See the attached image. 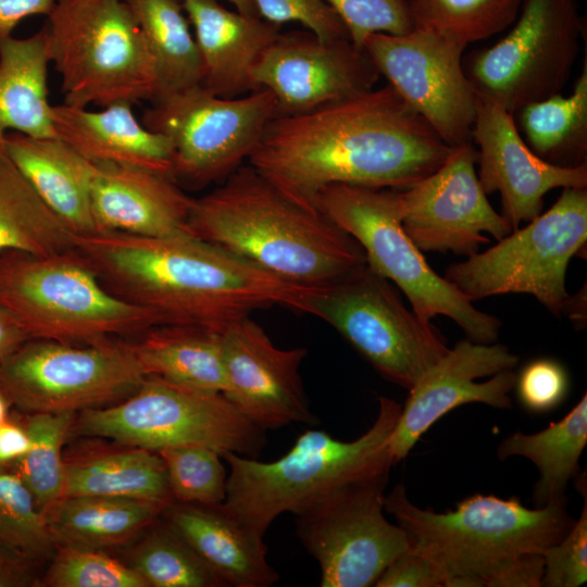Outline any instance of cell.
<instances>
[{
    "label": "cell",
    "instance_id": "2",
    "mask_svg": "<svg viewBox=\"0 0 587 587\" xmlns=\"http://www.w3.org/2000/svg\"><path fill=\"white\" fill-rule=\"evenodd\" d=\"M73 241L105 288L153 312L161 325L222 333L255 310L282 305L299 312L308 287L195 236L95 232L74 234Z\"/></svg>",
    "mask_w": 587,
    "mask_h": 587
},
{
    "label": "cell",
    "instance_id": "32",
    "mask_svg": "<svg viewBox=\"0 0 587 587\" xmlns=\"http://www.w3.org/2000/svg\"><path fill=\"white\" fill-rule=\"evenodd\" d=\"M515 125L530 150L546 162L576 167L587 164V61L570 96L553 95L520 108Z\"/></svg>",
    "mask_w": 587,
    "mask_h": 587
},
{
    "label": "cell",
    "instance_id": "38",
    "mask_svg": "<svg viewBox=\"0 0 587 587\" xmlns=\"http://www.w3.org/2000/svg\"><path fill=\"white\" fill-rule=\"evenodd\" d=\"M158 453L175 501L204 505L225 501L228 473L218 452L201 446H178Z\"/></svg>",
    "mask_w": 587,
    "mask_h": 587
},
{
    "label": "cell",
    "instance_id": "40",
    "mask_svg": "<svg viewBox=\"0 0 587 587\" xmlns=\"http://www.w3.org/2000/svg\"><path fill=\"white\" fill-rule=\"evenodd\" d=\"M0 544L41 561L57 547L32 492L13 472H0Z\"/></svg>",
    "mask_w": 587,
    "mask_h": 587
},
{
    "label": "cell",
    "instance_id": "35",
    "mask_svg": "<svg viewBox=\"0 0 587 587\" xmlns=\"http://www.w3.org/2000/svg\"><path fill=\"white\" fill-rule=\"evenodd\" d=\"M126 563L148 587H225L162 515L132 549Z\"/></svg>",
    "mask_w": 587,
    "mask_h": 587
},
{
    "label": "cell",
    "instance_id": "46",
    "mask_svg": "<svg viewBox=\"0 0 587 587\" xmlns=\"http://www.w3.org/2000/svg\"><path fill=\"white\" fill-rule=\"evenodd\" d=\"M43 562L0 544V587H40Z\"/></svg>",
    "mask_w": 587,
    "mask_h": 587
},
{
    "label": "cell",
    "instance_id": "7",
    "mask_svg": "<svg viewBox=\"0 0 587 587\" xmlns=\"http://www.w3.org/2000/svg\"><path fill=\"white\" fill-rule=\"evenodd\" d=\"M46 27L64 104L104 108L157 99L155 64L124 0H58Z\"/></svg>",
    "mask_w": 587,
    "mask_h": 587
},
{
    "label": "cell",
    "instance_id": "43",
    "mask_svg": "<svg viewBox=\"0 0 587 587\" xmlns=\"http://www.w3.org/2000/svg\"><path fill=\"white\" fill-rule=\"evenodd\" d=\"M569 375L564 366L549 358L527 363L516 375L514 388L521 405L541 414L558 408L569 391Z\"/></svg>",
    "mask_w": 587,
    "mask_h": 587
},
{
    "label": "cell",
    "instance_id": "23",
    "mask_svg": "<svg viewBox=\"0 0 587 587\" xmlns=\"http://www.w3.org/2000/svg\"><path fill=\"white\" fill-rule=\"evenodd\" d=\"M202 63L201 86L222 98L257 90L252 72L282 25L221 5L217 0H184Z\"/></svg>",
    "mask_w": 587,
    "mask_h": 587
},
{
    "label": "cell",
    "instance_id": "39",
    "mask_svg": "<svg viewBox=\"0 0 587 587\" xmlns=\"http://www.w3.org/2000/svg\"><path fill=\"white\" fill-rule=\"evenodd\" d=\"M40 587H148L127 563L101 549L57 546Z\"/></svg>",
    "mask_w": 587,
    "mask_h": 587
},
{
    "label": "cell",
    "instance_id": "11",
    "mask_svg": "<svg viewBox=\"0 0 587 587\" xmlns=\"http://www.w3.org/2000/svg\"><path fill=\"white\" fill-rule=\"evenodd\" d=\"M587 240V188L565 187L544 214L484 252L450 265L445 278L472 302L502 294L534 296L561 315L570 260Z\"/></svg>",
    "mask_w": 587,
    "mask_h": 587
},
{
    "label": "cell",
    "instance_id": "25",
    "mask_svg": "<svg viewBox=\"0 0 587 587\" xmlns=\"http://www.w3.org/2000/svg\"><path fill=\"white\" fill-rule=\"evenodd\" d=\"M132 107L114 103L90 111L64 103L52 105L57 137L93 163L135 166L173 178L170 140L138 121Z\"/></svg>",
    "mask_w": 587,
    "mask_h": 587
},
{
    "label": "cell",
    "instance_id": "49",
    "mask_svg": "<svg viewBox=\"0 0 587 587\" xmlns=\"http://www.w3.org/2000/svg\"><path fill=\"white\" fill-rule=\"evenodd\" d=\"M29 339L15 316L0 304V365Z\"/></svg>",
    "mask_w": 587,
    "mask_h": 587
},
{
    "label": "cell",
    "instance_id": "27",
    "mask_svg": "<svg viewBox=\"0 0 587 587\" xmlns=\"http://www.w3.org/2000/svg\"><path fill=\"white\" fill-rule=\"evenodd\" d=\"M0 145L39 198L74 234L97 232L91 211L96 163L59 137L9 132Z\"/></svg>",
    "mask_w": 587,
    "mask_h": 587
},
{
    "label": "cell",
    "instance_id": "19",
    "mask_svg": "<svg viewBox=\"0 0 587 587\" xmlns=\"http://www.w3.org/2000/svg\"><path fill=\"white\" fill-rule=\"evenodd\" d=\"M517 362L519 357L501 344L466 338L449 348L409 389L389 437L394 463L404 459L440 417L462 404L480 402L509 409Z\"/></svg>",
    "mask_w": 587,
    "mask_h": 587
},
{
    "label": "cell",
    "instance_id": "22",
    "mask_svg": "<svg viewBox=\"0 0 587 587\" xmlns=\"http://www.w3.org/2000/svg\"><path fill=\"white\" fill-rule=\"evenodd\" d=\"M192 199L170 176L135 166L96 163L91 211L97 232L193 236L189 226Z\"/></svg>",
    "mask_w": 587,
    "mask_h": 587
},
{
    "label": "cell",
    "instance_id": "37",
    "mask_svg": "<svg viewBox=\"0 0 587 587\" xmlns=\"http://www.w3.org/2000/svg\"><path fill=\"white\" fill-rule=\"evenodd\" d=\"M18 412V411H17ZM30 448L15 465L16 473L32 492L40 511L63 497V446L71 434L75 413L18 412Z\"/></svg>",
    "mask_w": 587,
    "mask_h": 587
},
{
    "label": "cell",
    "instance_id": "36",
    "mask_svg": "<svg viewBox=\"0 0 587 587\" xmlns=\"http://www.w3.org/2000/svg\"><path fill=\"white\" fill-rule=\"evenodd\" d=\"M414 28L464 46L487 39L514 23L523 0H408Z\"/></svg>",
    "mask_w": 587,
    "mask_h": 587
},
{
    "label": "cell",
    "instance_id": "9",
    "mask_svg": "<svg viewBox=\"0 0 587 587\" xmlns=\"http://www.w3.org/2000/svg\"><path fill=\"white\" fill-rule=\"evenodd\" d=\"M101 437L152 451L201 446L221 455L255 458L265 430L246 417L222 392L184 386L148 375L126 398L75 415L71 435Z\"/></svg>",
    "mask_w": 587,
    "mask_h": 587
},
{
    "label": "cell",
    "instance_id": "33",
    "mask_svg": "<svg viewBox=\"0 0 587 587\" xmlns=\"http://www.w3.org/2000/svg\"><path fill=\"white\" fill-rule=\"evenodd\" d=\"M74 233L45 204L0 145V254L74 249Z\"/></svg>",
    "mask_w": 587,
    "mask_h": 587
},
{
    "label": "cell",
    "instance_id": "20",
    "mask_svg": "<svg viewBox=\"0 0 587 587\" xmlns=\"http://www.w3.org/2000/svg\"><path fill=\"white\" fill-rule=\"evenodd\" d=\"M221 336L224 396L246 417L264 430L316 422L299 373L305 348L276 347L250 316L230 323Z\"/></svg>",
    "mask_w": 587,
    "mask_h": 587
},
{
    "label": "cell",
    "instance_id": "47",
    "mask_svg": "<svg viewBox=\"0 0 587 587\" xmlns=\"http://www.w3.org/2000/svg\"><path fill=\"white\" fill-rule=\"evenodd\" d=\"M29 448V435L13 409L10 417L0 424V472H13Z\"/></svg>",
    "mask_w": 587,
    "mask_h": 587
},
{
    "label": "cell",
    "instance_id": "41",
    "mask_svg": "<svg viewBox=\"0 0 587 587\" xmlns=\"http://www.w3.org/2000/svg\"><path fill=\"white\" fill-rule=\"evenodd\" d=\"M339 16L350 40L362 48L375 33L403 35L414 27L408 0H324Z\"/></svg>",
    "mask_w": 587,
    "mask_h": 587
},
{
    "label": "cell",
    "instance_id": "52",
    "mask_svg": "<svg viewBox=\"0 0 587 587\" xmlns=\"http://www.w3.org/2000/svg\"><path fill=\"white\" fill-rule=\"evenodd\" d=\"M230 2L238 12L247 14V15H258V12L255 10V7L252 2V0H226Z\"/></svg>",
    "mask_w": 587,
    "mask_h": 587
},
{
    "label": "cell",
    "instance_id": "31",
    "mask_svg": "<svg viewBox=\"0 0 587 587\" xmlns=\"http://www.w3.org/2000/svg\"><path fill=\"white\" fill-rule=\"evenodd\" d=\"M587 445V395L558 422L534 434L513 433L497 448L500 460L520 455L532 461L539 478L533 502L544 507L565 496L569 482L576 477L579 458Z\"/></svg>",
    "mask_w": 587,
    "mask_h": 587
},
{
    "label": "cell",
    "instance_id": "28",
    "mask_svg": "<svg viewBox=\"0 0 587 587\" xmlns=\"http://www.w3.org/2000/svg\"><path fill=\"white\" fill-rule=\"evenodd\" d=\"M166 508L142 499L64 496L41 513L55 546L103 550L141 535Z\"/></svg>",
    "mask_w": 587,
    "mask_h": 587
},
{
    "label": "cell",
    "instance_id": "26",
    "mask_svg": "<svg viewBox=\"0 0 587 587\" xmlns=\"http://www.w3.org/2000/svg\"><path fill=\"white\" fill-rule=\"evenodd\" d=\"M73 444L63 450V497L133 498L166 507L175 501L158 452L101 437Z\"/></svg>",
    "mask_w": 587,
    "mask_h": 587
},
{
    "label": "cell",
    "instance_id": "48",
    "mask_svg": "<svg viewBox=\"0 0 587 587\" xmlns=\"http://www.w3.org/2000/svg\"><path fill=\"white\" fill-rule=\"evenodd\" d=\"M58 0H0V41L12 36L16 25L27 16L48 14Z\"/></svg>",
    "mask_w": 587,
    "mask_h": 587
},
{
    "label": "cell",
    "instance_id": "15",
    "mask_svg": "<svg viewBox=\"0 0 587 587\" xmlns=\"http://www.w3.org/2000/svg\"><path fill=\"white\" fill-rule=\"evenodd\" d=\"M388 476L348 486L296 516V532L316 560L322 587L374 586L409 546L405 532L384 514Z\"/></svg>",
    "mask_w": 587,
    "mask_h": 587
},
{
    "label": "cell",
    "instance_id": "42",
    "mask_svg": "<svg viewBox=\"0 0 587 587\" xmlns=\"http://www.w3.org/2000/svg\"><path fill=\"white\" fill-rule=\"evenodd\" d=\"M577 488L584 496L579 517L567 533L547 548L544 557L541 585L545 587H578L587 580V492L586 478L577 477Z\"/></svg>",
    "mask_w": 587,
    "mask_h": 587
},
{
    "label": "cell",
    "instance_id": "45",
    "mask_svg": "<svg viewBox=\"0 0 587 587\" xmlns=\"http://www.w3.org/2000/svg\"><path fill=\"white\" fill-rule=\"evenodd\" d=\"M376 587H446L439 567L424 553L409 546L382 573Z\"/></svg>",
    "mask_w": 587,
    "mask_h": 587
},
{
    "label": "cell",
    "instance_id": "29",
    "mask_svg": "<svg viewBox=\"0 0 587 587\" xmlns=\"http://www.w3.org/2000/svg\"><path fill=\"white\" fill-rule=\"evenodd\" d=\"M46 25L27 38L0 41V141L9 132L57 137L49 103Z\"/></svg>",
    "mask_w": 587,
    "mask_h": 587
},
{
    "label": "cell",
    "instance_id": "6",
    "mask_svg": "<svg viewBox=\"0 0 587 587\" xmlns=\"http://www.w3.org/2000/svg\"><path fill=\"white\" fill-rule=\"evenodd\" d=\"M0 304L30 339L92 344L161 325L151 311L112 294L75 249L0 254Z\"/></svg>",
    "mask_w": 587,
    "mask_h": 587
},
{
    "label": "cell",
    "instance_id": "4",
    "mask_svg": "<svg viewBox=\"0 0 587 587\" xmlns=\"http://www.w3.org/2000/svg\"><path fill=\"white\" fill-rule=\"evenodd\" d=\"M189 226L195 237L302 286L334 280L366 264L352 236L319 209L290 198L250 164L192 199Z\"/></svg>",
    "mask_w": 587,
    "mask_h": 587
},
{
    "label": "cell",
    "instance_id": "18",
    "mask_svg": "<svg viewBox=\"0 0 587 587\" xmlns=\"http://www.w3.org/2000/svg\"><path fill=\"white\" fill-rule=\"evenodd\" d=\"M379 73L349 38L323 40L313 33H282L252 72L255 89H267L276 116L297 115L374 88Z\"/></svg>",
    "mask_w": 587,
    "mask_h": 587
},
{
    "label": "cell",
    "instance_id": "5",
    "mask_svg": "<svg viewBox=\"0 0 587 587\" xmlns=\"http://www.w3.org/2000/svg\"><path fill=\"white\" fill-rule=\"evenodd\" d=\"M378 402L374 423L352 441L308 429L274 461L224 453L229 466L224 507L264 536L283 513L302 515L348 486L389 476L395 463L388 442L401 404L386 397Z\"/></svg>",
    "mask_w": 587,
    "mask_h": 587
},
{
    "label": "cell",
    "instance_id": "51",
    "mask_svg": "<svg viewBox=\"0 0 587 587\" xmlns=\"http://www.w3.org/2000/svg\"><path fill=\"white\" fill-rule=\"evenodd\" d=\"M11 409H13V405L8 395L0 386V424L5 422L10 417L12 413Z\"/></svg>",
    "mask_w": 587,
    "mask_h": 587
},
{
    "label": "cell",
    "instance_id": "21",
    "mask_svg": "<svg viewBox=\"0 0 587 587\" xmlns=\"http://www.w3.org/2000/svg\"><path fill=\"white\" fill-rule=\"evenodd\" d=\"M472 137L477 176L484 191H499L501 215L512 230L541 213L544 196L554 188H587V164L563 167L535 154L521 136L513 115L494 100L477 95Z\"/></svg>",
    "mask_w": 587,
    "mask_h": 587
},
{
    "label": "cell",
    "instance_id": "24",
    "mask_svg": "<svg viewBox=\"0 0 587 587\" xmlns=\"http://www.w3.org/2000/svg\"><path fill=\"white\" fill-rule=\"evenodd\" d=\"M162 517L225 587H268L277 583L278 573L267 561L263 536L223 503L174 501Z\"/></svg>",
    "mask_w": 587,
    "mask_h": 587
},
{
    "label": "cell",
    "instance_id": "34",
    "mask_svg": "<svg viewBox=\"0 0 587 587\" xmlns=\"http://www.w3.org/2000/svg\"><path fill=\"white\" fill-rule=\"evenodd\" d=\"M136 18L155 64L159 95L201 85L199 49L177 0H124Z\"/></svg>",
    "mask_w": 587,
    "mask_h": 587
},
{
    "label": "cell",
    "instance_id": "12",
    "mask_svg": "<svg viewBox=\"0 0 587 587\" xmlns=\"http://www.w3.org/2000/svg\"><path fill=\"white\" fill-rule=\"evenodd\" d=\"M147 377L132 342L29 339L0 365V386L22 413H75L115 403Z\"/></svg>",
    "mask_w": 587,
    "mask_h": 587
},
{
    "label": "cell",
    "instance_id": "8",
    "mask_svg": "<svg viewBox=\"0 0 587 587\" xmlns=\"http://www.w3.org/2000/svg\"><path fill=\"white\" fill-rule=\"evenodd\" d=\"M315 207L361 245L367 265L402 290L422 322L446 315L467 339L496 342L500 320L438 275L404 232L399 190L335 184L319 192Z\"/></svg>",
    "mask_w": 587,
    "mask_h": 587
},
{
    "label": "cell",
    "instance_id": "10",
    "mask_svg": "<svg viewBox=\"0 0 587 587\" xmlns=\"http://www.w3.org/2000/svg\"><path fill=\"white\" fill-rule=\"evenodd\" d=\"M299 312L328 323L384 378L408 390L449 351L436 327L409 310L367 263L308 286Z\"/></svg>",
    "mask_w": 587,
    "mask_h": 587
},
{
    "label": "cell",
    "instance_id": "13",
    "mask_svg": "<svg viewBox=\"0 0 587 587\" xmlns=\"http://www.w3.org/2000/svg\"><path fill=\"white\" fill-rule=\"evenodd\" d=\"M141 123L173 148V178L191 186L225 179L248 161L276 116L271 91L218 97L198 85L159 97Z\"/></svg>",
    "mask_w": 587,
    "mask_h": 587
},
{
    "label": "cell",
    "instance_id": "44",
    "mask_svg": "<svg viewBox=\"0 0 587 587\" xmlns=\"http://www.w3.org/2000/svg\"><path fill=\"white\" fill-rule=\"evenodd\" d=\"M258 14L272 23H299L323 40L349 38L337 13L324 0H252ZM350 39V38H349Z\"/></svg>",
    "mask_w": 587,
    "mask_h": 587
},
{
    "label": "cell",
    "instance_id": "14",
    "mask_svg": "<svg viewBox=\"0 0 587 587\" xmlns=\"http://www.w3.org/2000/svg\"><path fill=\"white\" fill-rule=\"evenodd\" d=\"M515 24L463 63L477 95L512 115L560 93L578 52L583 22L576 0H523Z\"/></svg>",
    "mask_w": 587,
    "mask_h": 587
},
{
    "label": "cell",
    "instance_id": "3",
    "mask_svg": "<svg viewBox=\"0 0 587 587\" xmlns=\"http://www.w3.org/2000/svg\"><path fill=\"white\" fill-rule=\"evenodd\" d=\"M384 509L439 567L446 587H539L545 550L574 523L565 496L529 509L513 496L476 494L438 513L413 504L398 484Z\"/></svg>",
    "mask_w": 587,
    "mask_h": 587
},
{
    "label": "cell",
    "instance_id": "30",
    "mask_svg": "<svg viewBox=\"0 0 587 587\" xmlns=\"http://www.w3.org/2000/svg\"><path fill=\"white\" fill-rule=\"evenodd\" d=\"M132 347L147 376L208 391L226 390L218 332L192 325H157L139 335Z\"/></svg>",
    "mask_w": 587,
    "mask_h": 587
},
{
    "label": "cell",
    "instance_id": "50",
    "mask_svg": "<svg viewBox=\"0 0 587 587\" xmlns=\"http://www.w3.org/2000/svg\"><path fill=\"white\" fill-rule=\"evenodd\" d=\"M586 305V286H584L574 296L569 295L566 297L561 310V314L565 315L570 321H572L576 327H583L585 326L587 320Z\"/></svg>",
    "mask_w": 587,
    "mask_h": 587
},
{
    "label": "cell",
    "instance_id": "1",
    "mask_svg": "<svg viewBox=\"0 0 587 587\" xmlns=\"http://www.w3.org/2000/svg\"><path fill=\"white\" fill-rule=\"evenodd\" d=\"M453 146L386 85L308 113L275 116L249 164L297 202L348 184L402 190L436 171Z\"/></svg>",
    "mask_w": 587,
    "mask_h": 587
},
{
    "label": "cell",
    "instance_id": "16",
    "mask_svg": "<svg viewBox=\"0 0 587 587\" xmlns=\"http://www.w3.org/2000/svg\"><path fill=\"white\" fill-rule=\"evenodd\" d=\"M362 48L379 75L446 143L471 141L477 92L463 66L466 46L413 28L403 35L371 34Z\"/></svg>",
    "mask_w": 587,
    "mask_h": 587
},
{
    "label": "cell",
    "instance_id": "17",
    "mask_svg": "<svg viewBox=\"0 0 587 587\" xmlns=\"http://www.w3.org/2000/svg\"><path fill=\"white\" fill-rule=\"evenodd\" d=\"M471 141L453 146L433 173L399 190L404 232L421 251L470 257L512 232L487 199L475 170Z\"/></svg>",
    "mask_w": 587,
    "mask_h": 587
}]
</instances>
